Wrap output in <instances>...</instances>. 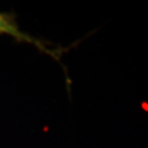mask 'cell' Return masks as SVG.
<instances>
[{
  "label": "cell",
  "mask_w": 148,
  "mask_h": 148,
  "mask_svg": "<svg viewBox=\"0 0 148 148\" xmlns=\"http://www.w3.org/2000/svg\"><path fill=\"white\" fill-rule=\"evenodd\" d=\"M3 34L12 36L19 43L33 44L35 47L38 48V51L47 54L57 60H59L60 54L65 52V49L63 48H55V49L48 48L47 44L45 42L21 31V29L19 27V24L16 22V14L11 12H0V35H3Z\"/></svg>",
  "instance_id": "1"
}]
</instances>
